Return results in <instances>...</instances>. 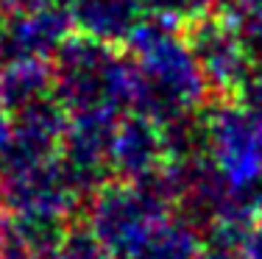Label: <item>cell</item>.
Wrapping results in <instances>:
<instances>
[{
    "label": "cell",
    "mask_w": 262,
    "mask_h": 259,
    "mask_svg": "<svg viewBox=\"0 0 262 259\" xmlns=\"http://www.w3.org/2000/svg\"><path fill=\"white\" fill-rule=\"evenodd\" d=\"M53 95L70 117L120 114L134 101V64L115 45L70 34L51 59Z\"/></svg>",
    "instance_id": "cell-1"
},
{
    "label": "cell",
    "mask_w": 262,
    "mask_h": 259,
    "mask_svg": "<svg viewBox=\"0 0 262 259\" xmlns=\"http://www.w3.org/2000/svg\"><path fill=\"white\" fill-rule=\"evenodd\" d=\"M167 218L170 212L145 190L120 178L106 181L86 203V226L115 259H134L148 234Z\"/></svg>",
    "instance_id": "cell-2"
},
{
    "label": "cell",
    "mask_w": 262,
    "mask_h": 259,
    "mask_svg": "<svg viewBox=\"0 0 262 259\" xmlns=\"http://www.w3.org/2000/svg\"><path fill=\"white\" fill-rule=\"evenodd\" d=\"M182 36L207 78L212 101H234L254 70L237 26L223 11H207L182 26Z\"/></svg>",
    "instance_id": "cell-3"
},
{
    "label": "cell",
    "mask_w": 262,
    "mask_h": 259,
    "mask_svg": "<svg viewBox=\"0 0 262 259\" xmlns=\"http://www.w3.org/2000/svg\"><path fill=\"white\" fill-rule=\"evenodd\" d=\"M201 117L207 128L209 156L232 187L262 181V117L251 114L237 101H209Z\"/></svg>",
    "instance_id": "cell-4"
},
{
    "label": "cell",
    "mask_w": 262,
    "mask_h": 259,
    "mask_svg": "<svg viewBox=\"0 0 262 259\" xmlns=\"http://www.w3.org/2000/svg\"><path fill=\"white\" fill-rule=\"evenodd\" d=\"M73 17L67 6L45 3L28 11L6 14L3 26V64L17 59L51 61L53 53L70 36ZM0 64V67H3Z\"/></svg>",
    "instance_id": "cell-5"
},
{
    "label": "cell",
    "mask_w": 262,
    "mask_h": 259,
    "mask_svg": "<svg viewBox=\"0 0 262 259\" xmlns=\"http://www.w3.org/2000/svg\"><path fill=\"white\" fill-rule=\"evenodd\" d=\"M167 162L162 126L145 114H128L117 123L115 148H112V173L120 181H137Z\"/></svg>",
    "instance_id": "cell-6"
},
{
    "label": "cell",
    "mask_w": 262,
    "mask_h": 259,
    "mask_svg": "<svg viewBox=\"0 0 262 259\" xmlns=\"http://www.w3.org/2000/svg\"><path fill=\"white\" fill-rule=\"evenodd\" d=\"M70 17L78 34L117 48L123 42L128 45V39L148 14L140 0H73Z\"/></svg>",
    "instance_id": "cell-7"
},
{
    "label": "cell",
    "mask_w": 262,
    "mask_h": 259,
    "mask_svg": "<svg viewBox=\"0 0 262 259\" xmlns=\"http://www.w3.org/2000/svg\"><path fill=\"white\" fill-rule=\"evenodd\" d=\"M48 95H53L51 61L17 59L0 67V109L6 114H17Z\"/></svg>",
    "instance_id": "cell-8"
},
{
    "label": "cell",
    "mask_w": 262,
    "mask_h": 259,
    "mask_svg": "<svg viewBox=\"0 0 262 259\" xmlns=\"http://www.w3.org/2000/svg\"><path fill=\"white\" fill-rule=\"evenodd\" d=\"M204 248L207 245L195 226H190L182 218H167L148 234L134 259H201Z\"/></svg>",
    "instance_id": "cell-9"
},
{
    "label": "cell",
    "mask_w": 262,
    "mask_h": 259,
    "mask_svg": "<svg viewBox=\"0 0 262 259\" xmlns=\"http://www.w3.org/2000/svg\"><path fill=\"white\" fill-rule=\"evenodd\" d=\"M148 17L165 20L170 26H187L190 20L207 14L217 6V0H140Z\"/></svg>",
    "instance_id": "cell-10"
},
{
    "label": "cell",
    "mask_w": 262,
    "mask_h": 259,
    "mask_svg": "<svg viewBox=\"0 0 262 259\" xmlns=\"http://www.w3.org/2000/svg\"><path fill=\"white\" fill-rule=\"evenodd\" d=\"M234 101L240 103V106H246L251 114L262 117V70L259 67L251 70V76H248L246 84L240 86V92H237Z\"/></svg>",
    "instance_id": "cell-11"
},
{
    "label": "cell",
    "mask_w": 262,
    "mask_h": 259,
    "mask_svg": "<svg viewBox=\"0 0 262 259\" xmlns=\"http://www.w3.org/2000/svg\"><path fill=\"white\" fill-rule=\"evenodd\" d=\"M45 3H51V0H0V11L3 14H17V11H28Z\"/></svg>",
    "instance_id": "cell-12"
},
{
    "label": "cell",
    "mask_w": 262,
    "mask_h": 259,
    "mask_svg": "<svg viewBox=\"0 0 262 259\" xmlns=\"http://www.w3.org/2000/svg\"><path fill=\"white\" fill-rule=\"evenodd\" d=\"M9 137H11V114H6L3 109H0V153L9 145Z\"/></svg>",
    "instance_id": "cell-13"
},
{
    "label": "cell",
    "mask_w": 262,
    "mask_h": 259,
    "mask_svg": "<svg viewBox=\"0 0 262 259\" xmlns=\"http://www.w3.org/2000/svg\"><path fill=\"white\" fill-rule=\"evenodd\" d=\"M6 212L9 209H6V193H3V181H0V248H3V240H6V218H3Z\"/></svg>",
    "instance_id": "cell-14"
},
{
    "label": "cell",
    "mask_w": 262,
    "mask_h": 259,
    "mask_svg": "<svg viewBox=\"0 0 262 259\" xmlns=\"http://www.w3.org/2000/svg\"><path fill=\"white\" fill-rule=\"evenodd\" d=\"M51 3H59V6H67V9H70V3H73V0H51Z\"/></svg>",
    "instance_id": "cell-15"
}]
</instances>
